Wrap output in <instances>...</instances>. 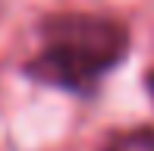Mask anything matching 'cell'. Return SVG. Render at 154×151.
Returning a JSON list of instances; mask_svg holds the SVG:
<instances>
[{"mask_svg":"<svg viewBox=\"0 0 154 151\" xmlns=\"http://www.w3.org/2000/svg\"><path fill=\"white\" fill-rule=\"evenodd\" d=\"M129 51V32L107 16L60 13L44 19V47L25 66L41 85L85 91Z\"/></svg>","mask_w":154,"mask_h":151,"instance_id":"obj_1","label":"cell"},{"mask_svg":"<svg viewBox=\"0 0 154 151\" xmlns=\"http://www.w3.org/2000/svg\"><path fill=\"white\" fill-rule=\"evenodd\" d=\"M107 151H154V129L142 126L132 132H120L107 145Z\"/></svg>","mask_w":154,"mask_h":151,"instance_id":"obj_2","label":"cell"},{"mask_svg":"<svg viewBox=\"0 0 154 151\" xmlns=\"http://www.w3.org/2000/svg\"><path fill=\"white\" fill-rule=\"evenodd\" d=\"M148 91H151V98H154V69L148 72Z\"/></svg>","mask_w":154,"mask_h":151,"instance_id":"obj_3","label":"cell"}]
</instances>
